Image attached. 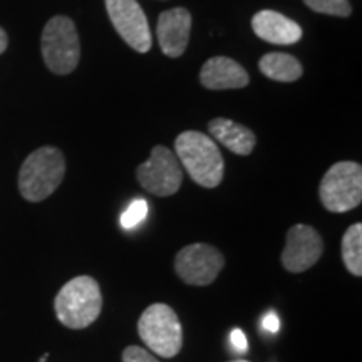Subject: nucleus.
<instances>
[{
    "label": "nucleus",
    "mask_w": 362,
    "mask_h": 362,
    "mask_svg": "<svg viewBox=\"0 0 362 362\" xmlns=\"http://www.w3.org/2000/svg\"><path fill=\"white\" fill-rule=\"evenodd\" d=\"M342 260L356 277L362 275V225L354 223L342 237Z\"/></svg>",
    "instance_id": "dca6fc26"
},
{
    "label": "nucleus",
    "mask_w": 362,
    "mask_h": 362,
    "mask_svg": "<svg viewBox=\"0 0 362 362\" xmlns=\"http://www.w3.org/2000/svg\"><path fill=\"white\" fill-rule=\"evenodd\" d=\"M304 4L317 13L334 17H349L352 7L349 0H304Z\"/></svg>",
    "instance_id": "f3484780"
},
{
    "label": "nucleus",
    "mask_w": 362,
    "mask_h": 362,
    "mask_svg": "<svg viewBox=\"0 0 362 362\" xmlns=\"http://www.w3.org/2000/svg\"><path fill=\"white\" fill-rule=\"evenodd\" d=\"M7 45H8L7 34H6V30H4L2 27H0V54H2L4 51H6V49H7Z\"/></svg>",
    "instance_id": "4be33fe9"
},
{
    "label": "nucleus",
    "mask_w": 362,
    "mask_h": 362,
    "mask_svg": "<svg viewBox=\"0 0 362 362\" xmlns=\"http://www.w3.org/2000/svg\"><path fill=\"white\" fill-rule=\"evenodd\" d=\"M47 357H49V354H44L42 357H40V362H44L45 359H47Z\"/></svg>",
    "instance_id": "5701e85b"
},
{
    "label": "nucleus",
    "mask_w": 362,
    "mask_h": 362,
    "mask_svg": "<svg viewBox=\"0 0 362 362\" xmlns=\"http://www.w3.org/2000/svg\"><path fill=\"white\" fill-rule=\"evenodd\" d=\"M230 362H248V361H242V359H238V361H230Z\"/></svg>",
    "instance_id": "b1692460"
},
{
    "label": "nucleus",
    "mask_w": 362,
    "mask_h": 362,
    "mask_svg": "<svg viewBox=\"0 0 362 362\" xmlns=\"http://www.w3.org/2000/svg\"><path fill=\"white\" fill-rule=\"evenodd\" d=\"M42 57L54 74H71L79 64L81 44L74 22L66 16H56L42 30Z\"/></svg>",
    "instance_id": "39448f33"
},
{
    "label": "nucleus",
    "mask_w": 362,
    "mask_h": 362,
    "mask_svg": "<svg viewBox=\"0 0 362 362\" xmlns=\"http://www.w3.org/2000/svg\"><path fill=\"white\" fill-rule=\"evenodd\" d=\"M123 362H160L151 352L139 346H129L123 351Z\"/></svg>",
    "instance_id": "6ab92c4d"
},
{
    "label": "nucleus",
    "mask_w": 362,
    "mask_h": 362,
    "mask_svg": "<svg viewBox=\"0 0 362 362\" xmlns=\"http://www.w3.org/2000/svg\"><path fill=\"white\" fill-rule=\"evenodd\" d=\"M208 131L216 141L240 156H248L257 144V138L247 126L235 123L226 117H215L208 123Z\"/></svg>",
    "instance_id": "4468645a"
},
{
    "label": "nucleus",
    "mask_w": 362,
    "mask_h": 362,
    "mask_svg": "<svg viewBox=\"0 0 362 362\" xmlns=\"http://www.w3.org/2000/svg\"><path fill=\"white\" fill-rule=\"evenodd\" d=\"M262 74L277 83H296L302 78L304 69L297 57L285 52H269L260 59Z\"/></svg>",
    "instance_id": "2eb2a0df"
},
{
    "label": "nucleus",
    "mask_w": 362,
    "mask_h": 362,
    "mask_svg": "<svg viewBox=\"0 0 362 362\" xmlns=\"http://www.w3.org/2000/svg\"><path fill=\"white\" fill-rule=\"evenodd\" d=\"M282 252V264L285 270L292 274L309 270L319 262L324 253V240L315 228L309 225L297 223L287 232Z\"/></svg>",
    "instance_id": "9d476101"
},
{
    "label": "nucleus",
    "mask_w": 362,
    "mask_h": 362,
    "mask_svg": "<svg viewBox=\"0 0 362 362\" xmlns=\"http://www.w3.org/2000/svg\"><path fill=\"white\" fill-rule=\"evenodd\" d=\"M200 83L206 89L223 90L240 89L250 83L248 72L230 57H211L203 64L200 71Z\"/></svg>",
    "instance_id": "ddd939ff"
},
{
    "label": "nucleus",
    "mask_w": 362,
    "mask_h": 362,
    "mask_svg": "<svg viewBox=\"0 0 362 362\" xmlns=\"http://www.w3.org/2000/svg\"><path fill=\"white\" fill-rule=\"evenodd\" d=\"M192 34V13L183 7L161 12L158 19L156 35L165 56L180 57L187 51Z\"/></svg>",
    "instance_id": "9b49d317"
},
{
    "label": "nucleus",
    "mask_w": 362,
    "mask_h": 362,
    "mask_svg": "<svg viewBox=\"0 0 362 362\" xmlns=\"http://www.w3.org/2000/svg\"><path fill=\"white\" fill-rule=\"evenodd\" d=\"M320 202L332 214H346L361 205L362 166L354 161H339L324 175L319 188Z\"/></svg>",
    "instance_id": "423d86ee"
},
{
    "label": "nucleus",
    "mask_w": 362,
    "mask_h": 362,
    "mask_svg": "<svg viewBox=\"0 0 362 362\" xmlns=\"http://www.w3.org/2000/svg\"><path fill=\"white\" fill-rule=\"evenodd\" d=\"M252 29L257 37L269 44L291 45L302 39V27L275 11H260L252 17Z\"/></svg>",
    "instance_id": "f8f14e48"
},
{
    "label": "nucleus",
    "mask_w": 362,
    "mask_h": 362,
    "mask_svg": "<svg viewBox=\"0 0 362 362\" xmlns=\"http://www.w3.org/2000/svg\"><path fill=\"white\" fill-rule=\"evenodd\" d=\"M146 215L148 203L146 200H143V198H138V200L131 203V205L124 210V214L121 215V226L126 230L134 228V226H138L144 218H146Z\"/></svg>",
    "instance_id": "a211bd4d"
},
{
    "label": "nucleus",
    "mask_w": 362,
    "mask_h": 362,
    "mask_svg": "<svg viewBox=\"0 0 362 362\" xmlns=\"http://www.w3.org/2000/svg\"><path fill=\"white\" fill-rule=\"evenodd\" d=\"M225 259L218 248L208 243H192L181 248L175 259V270L185 284L205 287L215 282L223 269Z\"/></svg>",
    "instance_id": "6e6552de"
},
{
    "label": "nucleus",
    "mask_w": 362,
    "mask_h": 362,
    "mask_svg": "<svg viewBox=\"0 0 362 362\" xmlns=\"http://www.w3.org/2000/svg\"><path fill=\"white\" fill-rule=\"evenodd\" d=\"M138 332L141 341L156 356L171 359L183 346V327L176 312L166 304H153L139 317Z\"/></svg>",
    "instance_id": "20e7f679"
},
{
    "label": "nucleus",
    "mask_w": 362,
    "mask_h": 362,
    "mask_svg": "<svg viewBox=\"0 0 362 362\" xmlns=\"http://www.w3.org/2000/svg\"><path fill=\"white\" fill-rule=\"evenodd\" d=\"M107 16L121 39L136 52L146 54L151 49V30L138 0H104Z\"/></svg>",
    "instance_id": "1a4fd4ad"
},
{
    "label": "nucleus",
    "mask_w": 362,
    "mask_h": 362,
    "mask_svg": "<svg viewBox=\"0 0 362 362\" xmlns=\"http://www.w3.org/2000/svg\"><path fill=\"white\" fill-rule=\"evenodd\" d=\"M175 155L194 183L216 188L223 180L225 163L220 148L200 131H185L175 141Z\"/></svg>",
    "instance_id": "f257e3e1"
},
{
    "label": "nucleus",
    "mask_w": 362,
    "mask_h": 362,
    "mask_svg": "<svg viewBox=\"0 0 362 362\" xmlns=\"http://www.w3.org/2000/svg\"><path fill=\"white\" fill-rule=\"evenodd\" d=\"M64 175V155L57 148L42 146L30 153L21 166L19 192L27 202H42L56 192Z\"/></svg>",
    "instance_id": "7ed1b4c3"
},
{
    "label": "nucleus",
    "mask_w": 362,
    "mask_h": 362,
    "mask_svg": "<svg viewBox=\"0 0 362 362\" xmlns=\"http://www.w3.org/2000/svg\"><path fill=\"white\" fill-rule=\"evenodd\" d=\"M230 341H232V346L237 349L238 352H247L248 349V341L245 337V334H243L242 329H233L232 334H230Z\"/></svg>",
    "instance_id": "aec40b11"
},
{
    "label": "nucleus",
    "mask_w": 362,
    "mask_h": 362,
    "mask_svg": "<svg viewBox=\"0 0 362 362\" xmlns=\"http://www.w3.org/2000/svg\"><path fill=\"white\" fill-rule=\"evenodd\" d=\"M136 178L148 193L155 197H171L183 183L178 158L166 146H155L151 155L136 170Z\"/></svg>",
    "instance_id": "0eeeda50"
},
{
    "label": "nucleus",
    "mask_w": 362,
    "mask_h": 362,
    "mask_svg": "<svg viewBox=\"0 0 362 362\" xmlns=\"http://www.w3.org/2000/svg\"><path fill=\"white\" fill-rule=\"evenodd\" d=\"M262 327H264L267 332L270 334H277L279 332V327H280V322H279V315L275 314V312H267L264 315V319H262Z\"/></svg>",
    "instance_id": "412c9836"
},
{
    "label": "nucleus",
    "mask_w": 362,
    "mask_h": 362,
    "mask_svg": "<svg viewBox=\"0 0 362 362\" xmlns=\"http://www.w3.org/2000/svg\"><path fill=\"white\" fill-rule=\"evenodd\" d=\"M59 322L69 329H86L96 322L103 309L99 284L89 275H81L67 282L54 300Z\"/></svg>",
    "instance_id": "f03ea898"
}]
</instances>
